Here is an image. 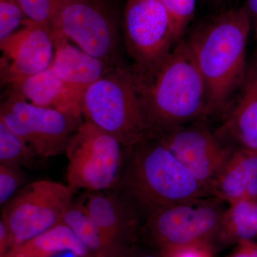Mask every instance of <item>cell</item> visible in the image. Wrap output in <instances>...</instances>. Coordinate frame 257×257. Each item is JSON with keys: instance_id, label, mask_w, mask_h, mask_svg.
<instances>
[{"instance_id": "obj_30", "label": "cell", "mask_w": 257, "mask_h": 257, "mask_svg": "<svg viewBox=\"0 0 257 257\" xmlns=\"http://www.w3.org/2000/svg\"><path fill=\"white\" fill-rule=\"evenodd\" d=\"M256 37H257V27H256Z\"/></svg>"}, {"instance_id": "obj_25", "label": "cell", "mask_w": 257, "mask_h": 257, "mask_svg": "<svg viewBox=\"0 0 257 257\" xmlns=\"http://www.w3.org/2000/svg\"><path fill=\"white\" fill-rule=\"evenodd\" d=\"M28 20L50 26L53 0H18Z\"/></svg>"}, {"instance_id": "obj_19", "label": "cell", "mask_w": 257, "mask_h": 257, "mask_svg": "<svg viewBox=\"0 0 257 257\" xmlns=\"http://www.w3.org/2000/svg\"><path fill=\"white\" fill-rule=\"evenodd\" d=\"M62 223L70 228L93 257H119L82 202H72L64 214Z\"/></svg>"}, {"instance_id": "obj_24", "label": "cell", "mask_w": 257, "mask_h": 257, "mask_svg": "<svg viewBox=\"0 0 257 257\" xmlns=\"http://www.w3.org/2000/svg\"><path fill=\"white\" fill-rule=\"evenodd\" d=\"M25 18L18 0H0V42L13 34L15 29L24 23Z\"/></svg>"}, {"instance_id": "obj_7", "label": "cell", "mask_w": 257, "mask_h": 257, "mask_svg": "<svg viewBox=\"0 0 257 257\" xmlns=\"http://www.w3.org/2000/svg\"><path fill=\"white\" fill-rule=\"evenodd\" d=\"M73 194L67 185L50 180L36 181L20 189L2 210L11 238L10 249L62 223Z\"/></svg>"}, {"instance_id": "obj_8", "label": "cell", "mask_w": 257, "mask_h": 257, "mask_svg": "<svg viewBox=\"0 0 257 257\" xmlns=\"http://www.w3.org/2000/svg\"><path fill=\"white\" fill-rule=\"evenodd\" d=\"M125 43L138 75L152 73L178 43L170 15L161 0H127Z\"/></svg>"}, {"instance_id": "obj_13", "label": "cell", "mask_w": 257, "mask_h": 257, "mask_svg": "<svg viewBox=\"0 0 257 257\" xmlns=\"http://www.w3.org/2000/svg\"><path fill=\"white\" fill-rule=\"evenodd\" d=\"M83 204L119 256L133 245L141 218L116 189L89 192Z\"/></svg>"}, {"instance_id": "obj_16", "label": "cell", "mask_w": 257, "mask_h": 257, "mask_svg": "<svg viewBox=\"0 0 257 257\" xmlns=\"http://www.w3.org/2000/svg\"><path fill=\"white\" fill-rule=\"evenodd\" d=\"M228 204L257 199V152L235 148L211 189Z\"/></svg>"}, {"instance_id": "obj_15", "label": "cell", "mask_w": 257, "mask_h": 257, "mask_svg": "<svg viewBox=\"0 0 257 257\" xmlns=\"http://www.w3.org/2000/svg\"><path fill=\"white\" fill-rule=\"evenodd\" d=\"M11 85L12 95L35 105L82 114L80 103L85 90L64 82L51 67Z\"/></svg>"}, {"instance_id": "obj_17", "label": "cell", "mask_w": 257, "mask_h": 257, "mask_svg": "<svg viewBox=\"0 0 257 257\" xmlns=\"http://www.w3.org/2000/svg\"><path fill=\"white\" fill-rule=\"evenodd\" d=\"M52 34L55 54L50 67L67 84L85 90L115 69L82 49L69 45L62 35L52 31Z\"/></svg>"}, {"instance_id": "obj_26", "label": "cell", "mask_w": 257, "mask_h": 257, "mask_svg": "<svg viewBox=\"0 0 257 257\" xmlns=\"http://www.w3.org/2000/svg\"><path fill=\"white\" fill-rule=\"evenodd\" d=\"M165 257H212V255L211 250L209 248L201 246H192L178 250Z\"/></svg>"}, {"instance_id": "obj_32", "label": "cell", "mask_w": 257, "mask_h": 257, "mask_svg": "<svg viewBox=\"0 0 257 257\" xmlns=\"http://www.w3.org/2000/svg\"><path fill=\"white\" fill-rule=\"evenodd\" d=\"M164 257H165V256H164Z\"/></svg>"}, {"instance_id": "obj_5", "label": "cell", "mask_w": 257, "mask_h": 257, "mask_svg": "<svg viewBox=\"0 0 257 257\" xmlns=\"http://www.w3.org/2000/svg\"><path fill=\"white\" fill-rule=\"evenodd\" d=\"M226 204L214 197L179 203L150 214L143 229L165 256L192 246L211 250L222 243Z\"/></svg>"}, {"instance_id": "obj_14", "label": "cell", "mask_w": 257, "mask_h": 257, "mask_svg": "<svg viewBox=\"0 0 257 257\" xmlns=\"http://www.w3.org/2000/svg\"><path fill=\"white\" fill-rule=\"evenodd\" d=\"M237 101L224 114L218 136L234 148L257 152V53L247 65Z\"/></svg>"}, {"instance_id": "obj_29", "label": "cell", "mask_w": 257, "mask_h": 257, "mask_svg": "<svg viewBox=\"0 0 257 257\" xmlns=\"http://www.w3.org/2000/svg\"><path fill=\"white\" fill-rule=\"evenodd\" d=\"M248 10L257 17V0H247Z\"/></svg>"}, {"instance_id": "obj_3", "label": "cell", "mask_w": 257, "mask_h": 257, "mask_svg": "<svg viewBox=\"0 0 257 257\" xmlns=\"http://www.w3.org/2000/svg\"><path fill=\"white\" fill-rule=\"evenodd\" d=\"M249 31L248 10L236 8L209 19L188 41L205 83L209 115L226 114L242 84Z\"/></svg>"}, {"instance_id": "obj_18", "label": "cell", "mask_w": 257, "mask_h": 257, "mask_svg": "<svg viewBox=\"0 0 257 257\" xmlns=\"http://www.w3.org/2000/svg\"><path fill=\"white\" fill-rule=\"evenodd\" d=\"M70 251L79 257H93L89 250L63 223L10 248L3 257H51Z\"/></svg>"}, {"instance_id": "obj_20", "label": "cell", "mask_w": 257, "mask_h": 257, "mask_svg": "<svg viewBox=\"0 0 257 257\" xmlns=\"http://www.w3.org/2000/svg\"><path fill=\"white\" fill-rule=\"evenodd\" d=\"M257 237V199L227 206L223 224L222 243L253 241Z\"/></svg>"}, {"instance_id": "obj_12", "label": "cell", "mask_w": 257, "mask_h": 257, "mask_svg": "<svg viewBox=\"0 0 257 257\" xmlns=\"http://www.w3.org/2000/svg\"><path fill=\"white\" fill-rule=\"evenodd\" d=\"M23 25L21 30L0 42L5 62L2 76L10 84L48 69L55 54L50 26L28 19Z\"/></svg>"}, {"instance_id": "obj_23", "label": "cell", "mask_w": 257, "mask_h": 257, "mask_svg": "<svg viewBox=\"0 0 257 257\" xmlns=\"http://www.w3.org/2000/svg\"><path fill=\"white\" fill-rule=\"evenodd\" d=\"M27 182L23 167L0 163V204L5 205ZM24 187V186H23Z\"/></svg>"}, {"instance_id": "obj_6", "label": "cell", "mask_w": 257, "mask_h": 257, "mask_svg": "<svg viewBox=\"0 0 257 257\" xmlns=\"http://www.w3.org/2000/svg\"><path fill=\"white\" fill-rule=\"evenodd\" d=\"M67 186L74 193L110 190L119 184L124 147L115 137L84 119L69 140Z\"/></svg>"}, {"instance_id": "obj_4", "label": "cell", "mask_w": 257, "mask_h": 257, "mask_svg": "<svg viewBox=\"0 0 257 257\" xmlns=\"http://www.w3.org/2000/svg\"><path fill=\"white\" fill-rule=\"evenodd\" d=\"M84 119L115 137L125 147L148 135L141 93L133 69L115 68L84 91Z\"/></svg>"}, {"instance_id": "obj_27", "label": "cell", "mask_w": 257, "mask_h": 257, "mask_svg": "<svg viewBox=\"0 0 257 257\" xmlns=\"http://www.w3.org/2000/svg\"><path fill=\"white\" fill-rule=\"evenodd\" d=\"M229 257H257V243L253 241L240 242Z\"/></svg>"}, {"instance_id": "obj_31", "label": "cell", "mask_w": 257, "mask_h": 257, "mask_svg": "<svg viewBox=\"0 0 257 257\" xmlns=\"http://www.w3.org/2000/svg\"><path fill=\"white\" fill-rule=\"evenodd\" d=\"M219 1H220V0H219Z\"/></svg>"}, {"instance_id": "obj_10", "label": "cell", "mask_w": 257, "mask_h": 257, "mask_svg": "<svg viewBox=\"0 0 257 257\" xmlns=\"http://www.w3.org/2000/svg\"><path fill=\"white\" fill-rule=\"evenodd\" d=\"M52 31L117 68V32L110 15L94 0H53Z\"/></svg>"}, {"instance_id": "obj_9", "label": "cell", "mask_w": 257, "mask_h": 257, "mask_svg": "<svg viewBox=\"0 0 257 257\" xmlns=\"http://www.w3.org/2000/svg\"><path fill=\"white\" fill-rule=\"evenodd\" d=\"M82 115L37 106L10 95L2 104L0 120L19 135L37 157L65 152L69 140L82 124Z\"/></svg>"}, {"instance_id": "obj_22", "label": "cell", "mask_w": 257, "mask_h": 257, "mask_svg": "<svg viewBox=\"0 0 257 257\" xmlns=\"http://www.w3.org/2000/svg\"><path fill=\"white\" fill-rule=\"evenodd\" d=\"M170 15L178 42L183 36L195 12L197 0H161Z\"/></svg>"}, {"instance_id": "obj_11", "label": "cell", "mask_w": 257, "mask_h": 257, "mask_svg": "<svg viewBox=\"0 0 257 257\" xmlns=\"http://www.w3.org/2000/svg\"><path fill=\"white\" fill-rule=\"evenodd\" d=\"M157 138L210 193L235 149L201 121L173 128Z\"/></svg>"}, {"instance_id": "obj_1", "label": "cell", "mask_w": 257, "mask_h": 257, "mask_svg": "<svg viewBox=\"0 0 257 257\" xmlns=\"http://www.w3.org/2000/svg\"><path fill=\"white\" fill-rule=\"evenodd\" d=\"M141 220L163 208L211 197L210 191L160 139L147 135L124 148L122 172L115 188Z\"/></svg>"}, {"instance_id": "obj_21", "label": "cell", "mask_w": 257, "mask_h": 257, "mask_svg": "<svg viewBox=\"0 0 257 257\" xmlns=\"http://www.w3.org/2000/svg\"><path fill=\"white\" fill-rule=\"evenodd\" d=\"M35 157L31 147L0 120V163L31 167Z\"/></svg>"}, {"instance_id": "obj_28", "label": "cell", "mask_w": 257, "mask_h": 257, "mask_svg": "<svg viewBox=\"0 0 257 257\" xmlns=\"http://www.w3.org/2000/svg\"><path fill=\"white\" fill-rule=\"evenodd\" d=\"M119 257H164L160 252L158 253L151 252L140 249L136 246L126 248Z\"/></svg>"}, {"instance_id": "obj_2", "label": "cell", "mask_w": 257, "mask_h": 257, "mask_svg": "<svg viewBox=\"0 0 257 257\" xmlns=\"http://www.w3.org/2000/svg\"><path fill=\"white\" fill-rule=\"evenodd\" d=\"M135 74L150 136L209 116L205 83L188 41L180 40L152 73Z\"/></svg>"}]
</instances>
